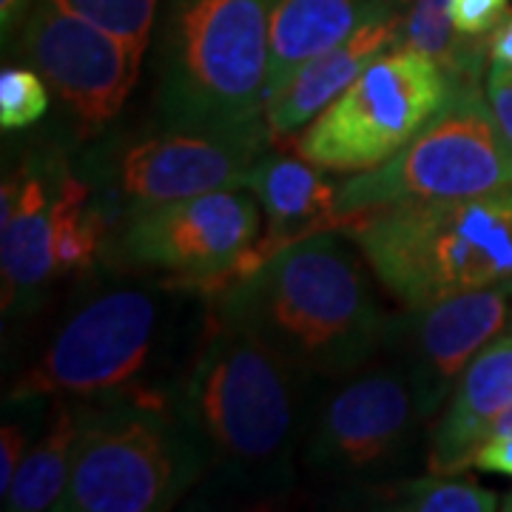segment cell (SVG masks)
<instances>
[{
	"label": "cell",
	"mask_w": 512,
	"mask_h": 512,
	"mask_svg": "<svg viewBox=\"0 0 512 512\" xmlns=\"http://www.w3.org/2000/svg\"><path fill=\"white\" fill-rule=\"evenodd\" d=\"M211 319V296L174 276H111L83 293L6 396L171 402Z\"/></svg>",
	"instance_id": "obj_1"
},
{
	"label": "cell",
	"mask_w": 512,
	"mask_h": 512,
	"mask_svg": "<svg viewBox=\"0 0 512 512\" xmlns=\"http://www.w3.org/2000/svg\"><path fill=\"white\" fill-rule=\"evenodd\" d=\"M379 276L345 228L285 245L211 296L222 322L245 330L313 382H333L379 356L390 313Z\"/></svg>",
	"instance_id": "obj_2"
},
{
	"label": "cell",
	"mask_w": 512,
	"mask_h": 512,
	"mask_svg": "<svg viewBox=\"0 0 512 512\" xmlns=\"http://www.w3.org/2000/svg\"><path fill=\"white\" fill-rule=\"evenodd\" d=\"M319 387L211 308L183 402L208 444L214 487L256 504L288 498Z\"/></svg>",
	"instance_id": "obj_3"
},
{
	"label": "cell",
	"mask_w": 512,
	"mask_h": 512,
	"mask_svg": "<svg viewBox=\"0 0 512 512\" xmlns=\"http://www.w3.org/2000/svg\"><path fill=\"white\" fill-rule=\"evenodd\" d=\"M274 0H163L154 49L160 128L242 131L265 123Z\"/></svg>",
	"instance_id": "obj_4"
},
{
	"label": "cell",
	"mask_w": 512,
	"mask_h": 512,
	"mask_svg": "<svg viewBox=\"0 0 512 512\" xmlns=\"http://www.w3.org/2000/svg\"><path fill=\"white\" fill-rule=\"evenodd\" d=\"M345 231L404 308L512 279V185L384 205L353 217Z\"/></svg>",
	"instance_id": "obj_5"
},
{
	"label": "cell",
	"mask_w": 512,
	"mask_h": 512,
	"mask_svg": "<svg viewBox=\"0 0 512 512\" xmlns=\"http://www.w3.org/2000/svg\"><path fill=\"white\" fill-rule=\"evenodd\" d=\"M80 436L60 512L171 510L211 473L183 393L171 402L74 399Z\"/></svg>",
	"instance_id": "obj_6"
},
{
	"label": "cell",
	"mask_w": 512,
	"mask_h": 512,
	"mask_svg": "<svg viewBox=\"0 0 512 512\" xmlns=\"http://www.w3.org/2000/svg\"><path fill=\"white\" fill-rule=\"evenodd\" d=\"M404 367L379 350L362 367L325 382L316 393L302 447L305 481L333 501L384 481L413 476L424 464L430 427Z\"/></svg>",
	"instance_id": "obj_7"
},
{
	"label": "cell",
	"mask_w": 512,
	"mask_h": 512,
	"mask_svg": "<svg viewBox=\"0 0 512 512\" xmlns=\"http://www.w3.org/2000/svg\"><path fill=\"white\" fill-rule=\"evenodd\" d=\"M458 83L467 80H456L439 60L393 46L285 143L328 174L370 171L410 146L450 103Z\"/></svg>",
	"instance_id": "obj_8"
},
{
	"label": "cell",
	"mask_w": 512,
	"mask_h": 512,
	"mask_svg": "<svg viewBox=\"0 0 512 512\" xmlns=\"http://www.w3.org/2000/svg\"><path fill=\"white\" fill-rule=\"evenodd\" d=\"M274 146L268 123L242 131H177L109 140L83 157L80 177L111 234L131 214L208 191L245 188L248 171Z\"/></svg>",
	"instance_id": "obj_9"
},
{
	"label": "cell",
	"mask_w": 512,
	"mask_h": 512,
	"mask_svg": "<svg viewBox=\"0 0 512 512\" xmlns=\"http://www.w3.org/2000/svg\"><path fill=\"white\" fill-rule=\"evenodd\" d=\"M512 185V143L481 89V80L458 83L450 103L393 160L339 183V217L384 205L441 197H476Z\"/></svg>",
	"instance_id": "obj_10"
},
{
	"label": "cell",
	"mask_w": 512,
	"mask_h": 512,
	"mask_svg": "<svg viewBox=\"0 0 512 512\" xmlns=\"http://www.w3.org/2000/svg\"><path fill=\"white\" fill-rule=\"evenodd\" d=\"M262 217L248 188L208 191L131 214L111 234L106 251L117 265L174 276L214 296L262 237Z\"/></svg>",
	"instance_id": "obj_11"
},
{
	"label": "cell",
	"mask_w": 512,
	"mask_h": 512,
	"mask_svg": "<svg viewBox=\"0 0 512 512\" xmlns=\"http://www.w3.org/2000/svg\"><path fill=\"white\" fill-rule=\"evenodd\" d=\"M15 52L46 80L83 134H97L117 120L146 57L55 0L32 3L15 35Z\"/></svg>",
	"instance_id": "obj_12"
},
{
	"label": "cell",
	"mask_w": 512,
	"mask_h": 512,
	"mask_svg": "<svg viewBox=\"0 0 512 512\" xmlns=\"http://www.w3.org/2000/svg\"><path fill=\"white\" fill-rule=\"evenodd\" d=\"M512 322V279L390 313L382 353L404 367L421 416L441 413L461 373Z\"/></svg>",
	"instance_id": "obj_13"
},
{
	"label": "cell",
	"mask_w": 512,
	"mask_h": 512,
	"mask_svg": "<svg viewBox=\"0 0 512 512\" xmlns=\"http://www.w3.org/2000/svg\"><path fill=\"white\" fill-rule=\"evenodd\" d=\"M55 160L29 157L0 188L3 316H29L46 299L55 268V208L63 174Z\"/></svg>",
	"instance_id": "obj_14"
},
{
	"label": "cell",
	"mask_w": 512,
	"mask_h": 512,
	"mask_svg": "<svg viewBox=\"0 0 512 512\" xmlns=\"http://www.w3.org/2000/svg\"><path fill=\"white\" fill-rule=\"evenodd\" d=\"M245 188L254 191L262 205L265 234L239 259L234 279L251 274L285 245L319 231L345 228V220L339 217V185L328 180L319 165L302 160L293 151L285 154L268 148L248 171Z\"/></svg>",
	"instance_id": "obj_15"
},
{
	"label": "cell",
	"mask_w": 512,
	"mask_h": 512,
	"mask_svg": "<svg viewBox=\"0 0 512 512\" xmlns=\"http://www.w3.org/2000/svg\"><path fill=\"white\" fill-rule=\"evenodd\" d=\"M512 404V322L461 373L456 390L430 424L427 470L456 476L473 467L493 421Z\"/></svg>",
	"instance_id": "obj_16"
},
{
	"label": "cell",
	"mask_w": 512,
	"mask_h": 512,
	"mask_svg": "<svg viewBox=\"0 0 512 512\" xmlns=\"http://www.w3.org/2000/svg\"><path fill=\"white\" fill-rule=\"evenodd\" d=\"M407 12H390L367 20L362 29L345 37L339 46L308 60L288 83H282L265 100V123L274 143L299 134L316 120L330 103L356 83L367 66L387 49L402 43V26Z\"/></svg>",
	"instance_id": "obj_17"
},
{
	"label": "cell",
	"mask_w": 512,
	"mask_h": 512,
	"mask_svg": "<svg viewBox=\"0 0 512 512\" xmlns=\"http://www.w3.org/2000/svg\"><path fill=\"white\" fill-rule=\"evenodd\" d=\"M407 9L410 0H274L265 100L308 60L339 46L367 20Z\"/></svg>",
	"instance_id": "obj_18"
},
{
	"label": "cell",
	"mask_w": 512,
	"mask_h": 512,
	"mask_svg": "<svg viewBox=\"0 0 512 512\" xmlns=\"http://www.w3.org/2000/svg\"><path fill=\"white\" fill-rule=\"evenodd\" d=\"M80 436V410L74 399H55L52 413L20 461L9 493L3 495L6 512L55 510L72 478L74 447Z\"/></svg>",
	"instance_id": "obj_19"
},
{
	"label": "cell",
	"mask_w": 512,
	"mask_h": 512,
	"mask_svg": "<svg viewBox=\"0 0 512 512\" xmlns=\"http://www.w3.org/2000/svg\"><path fill=\"white\" fill-rule=\"evenodd\" d=\"M348 507L367 510H399V512H493L498 510V493L481 487L464 473H424L384 481L370 490L350 495Z\"/></svg>",
	"instance_id": "obj_20"
},
{
	"label": "cell",
	"mask_w": 512,
	"mask_h": 512,
	"mask_svg": "<svg viewBox=\"0 0 512 512\" xmlns=\"http://www.w3.org/2000/svg\"><path fill=\"white\" fill-rule=\"evenodd\" d=\"M80 18L92 20L94 26L131 43L146 52L157 29L163 0H55Z\"/></svg>",
	"instance_id": "obj_21"
},
{
	"label": "cell",
	"mask_w": 512,
	"mask_h": 512,
	"mask_svg": "<svg viewBox=\"0 0 512 512\" xmlns=\"http://www.w3.org/2000/svg\"><path fill=\"white\" fill-rule=\"evenodd\" d=\"M49 111V86L32 66L6 63L0 69V126L23 131L35 126Z\"/></svg>",
	"instance_id": "obj_22"
},
{
	"label": "cell",
	"mask_w": 512,
	"mask_h": 512,
	"mask_svg": "<svg viewBox=\"0 0 512 512\" xmlns=\"http://www.w3.org/2000/svg\"><path fill=\"white\" fill-rule=\"evenodd\" d=\"M507 12L510 0H453V23L467 37H490Z\"/></svg>",
	"instance_id": "obj_23"
},
{
	"label": "cell",
	"mask_w": 512,
	"mask_h": 512,
	"mask_svg": "<svg viewBox=\"0 0 512 512\" xmlns=\"http://www.w3.org/2000/svg\"><path fill=\"white\" fill-rule=\"evenodd\" d=\"M484 92L487 100L495 111V120L501 123L504 134L512 143V69H493L487 66V77H484Z\"/></svg>",
	"instance_id": "obj_24"
},
{
	"label": "cell",
	"mask_w": 512,
	"mask_h": 512,
	"mask_svg": "<svg viewBox=\"0 0 512 512\" xmlns=\"http://www.w3.org/2000/svg\"><path fill=\"white\" fill-rule=\"evenodd\" d=\"M473 467L481 473H498L512 478V433L510 436H493L478 447Z\"/></svg>",
	"instance_id": "obj_25"
},
{
	"label": "cell",
	"mask_w": 512,
	"mask_h": 512,
	"mask_svg": "<svg viewBox=\"0 0 512 512\" xmlns=\"http://www.w3.org/2000/svg\"><path fill=\"white\" fill-rule=\"evenodd\" d=\"M35 0H0V37H3V49H9V43L15 40L23 20L29 15Z\"/></svg>",
	"instance_id": "obj_26"
},
{
	"label": "cell",
	"mask_w": 512,
	"mask_h": 512,
	"mask_svg": "<svg viewBox=\"0 0 512 512\" xmlns=\"http://www.w3.org/2000/svg\"><path fill=\"white\" fill-rule=\"evenodd\" d=\"M490 66L512 69V12L501 20L490 35Z\"/></svg>",
	"instance_id": "obj_27"
},
{
	"label": "cell",
	"mask_w": 512,
	"mask_h": 512,
	"mask_svg": "<svg viewBox=\"0 0 512 512\" xmlns=\"http://www.w3.org/2000/svg\"><path fill=\"white\" fill-rule=\"evenodd\" d=\"M512 433V404L493 421V427H490V436L487 439H493V436H510Z\"/></svg>",
	"instance_id": "obj_28"
},
{
	"label": "cell",
	"mask_w": 512,
	"mask_h": 512,
	"mask_svg": "<svg viewBox=\"0 0 512 512\" xmlns=\"http://www.w3.org/2000/svg\"><path fill=\"white\" fill-rule=\"evenodd\" d=\"M501 510H507V512H512V493L507 495V498H504V504H501Z\"/></svg>",
	"instance_id": "obj_29"
}]
</instances>
